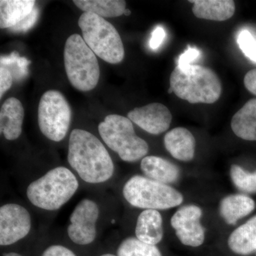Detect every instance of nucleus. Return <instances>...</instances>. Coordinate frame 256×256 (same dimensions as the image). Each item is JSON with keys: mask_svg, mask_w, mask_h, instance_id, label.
Returning <instances> with one entry per match:
<instances>
[{"mask_svg": "<svg viewBox=\"0 0 256 256\" xmlns=\"http://www.w3.org/2000/svg\"><path fill=\"white\" fill-rule=\"evenodd\" d=\"M68 162L87 183L105 182L114 175V162L105 146L98 138L84 130L74 129L70 133Z\"/></svg>", "mask_w": 256, "mask_h": 256, "instance_id": "f257e3e1", "label": "nucleus"}, {"mask_svg": "<svg viewBox=\"0 0 256 256\" xmlns=\"http://www.w3.org/2000/svg\"><path fill=\"white\" fill-rule=\"evenodd\" d=\"M78 181L68 168L58 166L32 182L26 190L28 201L46 210H60L75 194Z\"/></svg>", "mask_w": 256, "mask_h": 256, "instance_id": "f03ea898", "label": "nucleus"}, {"mask_svg": "<svg viewBox=\"0 0 256 256\" xmlns=\"http://www.w3.org/2000/svg\"><path fill=\"white\" fill-rule=\"evenodd\" d=\"M175 95L190 104H212L222 95V82L216 74L207 67L192 65L186 72L175 68L170 78Z\"/></svg>", "mask_w": 256, "mask_h": 256, "instance_id": "7ed1b4c3", "label": "nucleus"}, {"mask_svg": "<svg viewBox=\"0 0 256 256\" xmlns=\"http://www.w3.org/2000/svg\"><path fill=\"white\" fill-rule=\"evenodd\" d=\"M64 56L66 73L72 85L80 92L95 88L100 78V67L82 37L75 34L67 38Z\"/></svg>", "mask_w": 256, "mask_h": 256, "instance_id": "20e7f679", "label": "nucleus"}, {"mask_svg": "<svg viewBox=\"0 0 256 256\" xmlns=\"http://www.w3.org/2000/svg\"><path fill=\"white\" fill-rule=\"evenodd\" d=\"M78 26L82 38L96 55L112 64L124 60V44L112 24L94 13L84 12L79 18Z\"/></svg>", "mask_w": 256, "mask_h": 256, "instance_id": "39448f33", "label": "nucleus"}, {"mask_svg": "<svg viewBox=\"0 0 256 256\" xmlns=\"http://www.w3.org/2000/svg\"><path fill=\"white\" fill-rule=\"evenodd\" d=\"M98 132L104 142L124 162H137L149 150L148 142L134 132L132 121L124 116H106L99 124Z\"/></svg>", "mask_w": 256, "mask_h": 256, "instance_id": "423d86ee", "label": "nucleus"}, {"mask_svg": "<svg viewBox=\"0 0 256 256\" xmlns=\"http://www.w3.org/2000/svg\"><path fill=\"white\" fill-rule=\"evenodd\" d=\"M122 194L130 204L144 210H170L180 206L184 200L182 194L174 188L140 175L128 180Z\"/></svg>", "mask_w": 256, "mask_h": 256, "instance_id": "0eeeda50", "label": "nucleus"}, {"mask_svg": "<svg viewBox=\"0 0 256 256\" xmlns=\"http://www.w3.org/2000/svg\"><path fill=\"white\" fill-rule=\"evenodd\" d=\"M72 109L63 94L58 90L45 92L38 108V122L45 137L60 142L66 136L70 120Z\"/></svg>", "mask_w": 256, "mask_h": 256, "instance_id": "6e6552de", "label": "nucleus"}, {"mask_svg": "<svg viewBox=\"0 0 256 256\" xmlns=\"http://www.w3.org/2000/svg\"><path fill=\"white\" fill-rule=\"evenodd\" d=\"M99 208L97 204L88 198L82 200L75 207L70 216L67 233L76 244L88 245L95 240L98 220Z\"/></svg>", "mask_w": 256, "mask_h": 256, "instance_id": "1a4fd4ad", "label": "nucleus"}, {"mask_svg": "<svg viewBox=\"0 0 256 256\" xmlns=\"http://www.w3.org/2000/svg\"><path fill=\"white\" fill-rule=\"evenodd\" d=\"M32 228L30 212L18 204L0 208V245L10 246L25 238Z\"/></svg>", "mask_w": 256, "mask_h": 256, "instance_id": "9d476101", "label": "nucleus"}, {"mask_svg": "<svg viewBox=\"0 0 256 256\" xmlns=\"http://www.w3.org/2000/svg\"><path fill=\"white\" fill-rule=\"evenodd\" d=\"M202 214L200 207L190 204L178 208L172 217V226L184 245L198 247L204 242L205 230L200 222Z\"/></svg>", "mask_w": 256, "mask_h": 256, "instance_id": "9b49d317", "label": "nucleus"}, {"mask_svg": "<svg viewBox=\"0 0 256 256\" xmlns=\"http://www.w3.org/2000/svg\"><path fill=\"white\" fill-rule=\"evenodd\" d=\"M128 118L152 134H160L168 130L172 116L164 105L158 102L136 108L128 114Z\"/></svg>", "mask_w": 256, "mask_h": 256, "instance_id": "f8f14e48", "label": "nucleus"}, {"mask_svg": "<svg viewBox=\"0 0 256 256\" xmlns=\"http://www.w3.org/2000/svg\"><path fill=\"white\" fill-rule=\"evenodd\" d=\"M164 144L166 150L174 159L190 162L194 158L196 140L186 128L171 130L165 134Z\"/></svg>", "mask_w": 256, "mask_h": 256, "instance_id": "ddd939ff", "label": "nucleus"}, {"mask_svg": "<svg viewBox=\"0 0 256 256\" xmlns=\"http://www.w3.org/2000/svg\"><path fill=\"white\" fill-rule=\"evenodd\" d=\"M24 118L22 104L16 98L4 101L0 110V130L8 140H15L22 134Z\"/></svg>", "mask_w": 256, "mask_h": 256, "instance_id": "4468645a", "label": "nucleus"}, {"mask_svg": "<svg viewBox=\"0 0 256 256\" xmlns=\"http://www.w3.org/2000/svg\"><path fill=\"white\" fill-rule=\"evenodd\" d=\"M140 168L146 178L164 184L176 182L180 176V168L176 164L160 156H144Z\"/></svg>", "mask_w": 256, "mask_h": 256, "instance_id": "2eb2a0df", "label": "nucleus"}, {"mask_svg": "<svg viewBox=\"0 0 256 256\" xmlns=\"http://www.w3.org/2000/svg\"><path fill=\"white\" fill-rule=\"evenodd\" d=\"M136 238L156 246L164 236L163 220L158 210H146L138 216L136 227Z\"/></svg>", "mask_w": 256, "mask_h": 256, "instance_id": "dca6fc26", "label": "nucleus"}, {"mask_svg": "<svg viewBox=\"0 0 256 256\" xmlns=\"http://www.w3.org/2000/svg\"><path fill=\"white\" fill-rule=\"evenodd\" d=\"M192 12L197 18L224 22L234 16L236 11L233 0H190Z\"/></svg>", "mask_w": 256, "mask_h": 256, "instance_id": "f3484780", "label": "nucleus"}, {"mask_svg": "<svg viewBox=\"0 0 256 256\" xmlns=\"http://www.w3.org/2000/svg\"><path fill=\"white\" fill-rule=\"evenodd\" d=\"M256 203L247 195L235 194L224 197L220 204V214L228 225H236L238 220L255 210Z\"/></svg>", "mask_w": 256, "mask_h": 256, "instance_id": "a211bd4d", "label": "nucleus"}, {"mask_svg": "<svg viewBox=\"0 0 256 256\" xmlns=\"http://www.w3.org/2000/svg\"><path fill=\"white\" fill-rule=\"evenodd\" d=\"M230 127L237 137L244 140L256 141V98L248 101L236 112Z\"/></svg>", "mask_w": 256, "mask_h": 256, "instance_id": "6ab92c4d", "label": "nucleus"}, {"mask_svg": "<svg viewBox=\"0 0 256 256\" xmlns=\"http://www.w3.org/2000/svg\"><path fill=\"white\" fill-rule=\"evenodd\" d=\"M230 250L238 255L256 252V216L234 230L228 239Z\"/></svg>", "mask_w": 256, "mask_h": 256, "instance_id": "aec40b11", "label": "nucleus"}, {"mask_svg": "<svg viewBox=\"0 0 256 256\" xmlns=\"http://www.w3.org/2000/svg\"><path fill=\"white\" fill-rule=\"evenodd\" d=\"M34 0H1L0 28H12L26 18L35 6Z\"/></svg>", "mask_w": 256, "mask_h": 256, "instance_id": "412c9836", "label": "nucleus"}, {"mask_svg": "<svg viewBox=\"0 0 256 256\" xmlns=\"http://www.w3.org/2000/svg\"><path fill=\"white\" fill-rule=\"evenodd\" d=\"M74 4L84 12L101 18H117L124 14L126 2L122 0H74Z\"/></svg>", "mask_w": 256, "mask_h": 256, "instance_id": "4be33fe9", "label": "nucleus"}, {"mask_svg": "<svg viewBox=\"0 0 256 256\" xmlns=\"http://www.w3.org/2000/svg\"><path fill=\"white\" fill-rule=\"evenodd\" d=\"M118 256H162L158 247L146 244L134 237L122 240L117 250Z\"/></svg>", "mask_w": 256, "mask_h": 256, "instance_id": "5701e85b", "label": "nucleus"}, {"mask_svg": "<svg viewBox=\"0 0 256 256\" xmlns=\"http://www.w3.org/2000/svg\"><path fill=\"white\" fill-rule=\"evenodd\" d=\"M31 62L25 57L20 56L18 52H12L10 55L1 56L0 64L11 72L13 78L21 80L28 76V67Z\"/></svg>", "mask_w": 256, "mask_h": 256, "instance_id": "b1692460", "label": "nucleus"}, {"mask_svg": "<svg viewBox=\"0 0 256 256\" xmlns=\"http://www.w3.org/2000/svg\"><path fill=\"white\" fill-rule=\"evenodd\" d=\"M230 178L239 191L247 194L256 193V171H246L242 166L233 164L230 166Z\"/></svg>", "mask_w": 256, "mask_h": 256, "instance_id": "393cba45", "label": "nucleus"}, {"mask_svg": "<svg viewBox=\"0 0 256 256\" xmlns=\"http://www.w3.org/2000/svg\"><path fill=\"white\" fill-rule=\"evenodd\" d=\"M237 42L242 53L252 62H256V40L247 30L240 32Z\"/></svg>", "mask_w": 256, "mask_h": 256, "instance_id": "a878e982", "label": "nucleus"}, {"mask_svg": "<svg viewBox=\"0 0 256 256\" xmlns=\"http://www.w3.org/2000/svg\"><path fill=\"white\" fill-rule=\"evenodd\" d=\"M200 56H201V52L198 48L188 46V50H185V52L178 57L176 68L184 73L193 65L192 63L198 60Z\"/></svg>", "mask_w": 256, "mask_h": 256, "instance_id": "bb28decb", "label": "nucleus"}, {"mask_svg": "<svg viewBox=\"0 0 256 256\" xmlns=\"http://www.w3.org/2000/svg\"><path fill=\"white\" fill-rule=\"evenodd\" d=\"M38 14H40V10L37 6H35L32 12L26 18H24L22 21L20 22L16 26H13L10 30L14 32H28L36 24Z\"/></svg>", "mask_w": 256, "mask_h": 256, "instance_id": "cd10ccee", "label": "nucleus"}, {"mask_svg": "<svg viewBox=\"0 0 256 256\" xmlns=\"http://www.w3.org/2000/svg\"><path fill=\"white\" fill-rule=\"evenodd\" d=\"M13 80L11 72L5 67L0 66V97L11 88Z\"/></svg>", "mask_w": 256, "mask_h": 256, "instance_id": "c85d7f7f", "label": "nucleus"}, {"mask_svg": "<svg viewBox=\"0 0 256 256\" xmlns=\"http://www.w3.org/2000/svg\"><path fill=\"white\" fill-rule=\"evenodd\" d=\"M165 37H166V32L164 28L162 26H156L152 33L151 38L150 40V47L152 50H158L164 42Z\"/></svg>", "mask_w": 256, "mask_h": 256, "instance_id": "c756f323", "label": "nucleus"}, {"mask_svg": "<svg viewBox=\"0 0 256 256\" xmlns=\"http://www.w3.org/2000/svg\"><path fill=\"white\" fill-rule=\"evenodd\" d=\"M42 256H76L68 248L60 245H53L47 248Z\"/></svg>", "mask_w": 256, "mask_h": 256, "instance_id": "7c9ffc66", "label": "nucleus"}, {"mask_svg": "<svg viewBox=\"0 0 256 256\" xmlns=\"http://www.w3.org/2000/svg\"><path fill=\"white\" fill-rule=\"evenodd\" d=\"M244 86L249 92L256 96V68L249 70L244 79Z\"/></svg>", "mask_w": 256, "mask_h": 256, "instance_id": "2f4dec72", "label": "nucleus"}, {"mask_svg": "<svg viewBox=\"0 0 256 256\" xmlns=\"http://www.w3.org/2000/svg\"><path fill=\"white\" fill-rule=\"evenodd\" d=\"M4 256H22L20 254H16V252H8V254H5Z\"/></svg>", "mask_w": 256, "mask_h": 256, "instance_id": "473e14b6", "label": "nucleus"}, {"mask_svg": "<svg viewBox=\"0 0 256 256\" xmlns=\"http://www.w3.org/2000/svg\"><path fill=\"white\" fill-rule=\"evenodd\" d=\"M124 14L126 15V16H129V15L131 14V12L129 10L126 9V11H124Z\"/></svg>", "mask_w": 256, "mask_h": 256, "instance_id": "72a5a7b5", "label": "nucleus"}, {"mask_svg": "<svg viewBox=\"0 0 256 256\" xmlns=\"http://www.w3.org/2000/svg\"><path fill=\"white\" fill-rule=\"evenodd\" d=\"M100 256H116L114 255V254H104V255Z\"/></svg>", "mask_w": 256, "mask_h": 256, "instance_id": "f704fd0d", "label": "nucleus"}, {"mask_svg": "<svg viewBox=\"0 0 256 256\" xmlns=\"http://www.w3.org/2000/svg\"><path fill=\"white\" fill-rule=\"evenodd\" d=\"M168 92H169V94H172V92H173V90H172V88L170 87V88L168 89Z\"/></svg>", "mask_w": 256, "mask_h": 256, "instance_id": "c9c22d12", "label": "nucleus"}]
</instances>
